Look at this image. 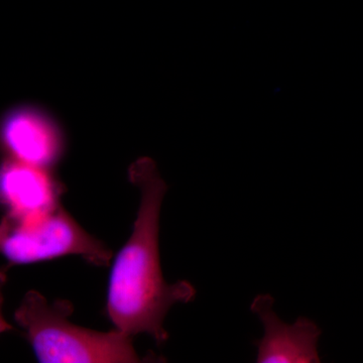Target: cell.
I'll use <instances>...</instances> for the list:
<instances>
[{"label":"cell","mask_w":363,"mask_h":363,"mask_svg":"<svg viewBox=\"0 0 363 363\" xmlns=\"http://www.w3.org/2000/svg\"><path fill=\"white\" fill-rule=\"evenodd\" d=\"M0 253L16 264L80 255L99 267L108 266L113 255L61 205L48 213L26 218L6 213L0 221Z\"/></svg>","instance_id":"cell-3"},{"label":"cell","mask_w":363,"mask_h":363,"mask_svg":"<svg viewBox=\"0 0 363 363\" xmlns=\"http://www.w3.org/2000/svg\"><path fill=\"white\" fill-rule=\"evenodd\" d=\"M63 193L52 169L11 159L0 164V203L9 214L26 218L48 213L60 206Z\"/></svg>","instance_id":"cell-6"},{"label":"cell","mask_w":363,"mask_h":363,"mask_svg":"<svg viewBox=\"0 0 363 363\" xmlns=\"http://www.w3.org/2000/svg\"><path fill=\"white\" fill-rule=\"evenodd\" d=\"M68 301L50 303L39 292L26 293L14 319L26 330L38 360L43 363H133L140 358L133 337L114 329L99 332L69 321Z\"/></svg>","instance_id":"cell-2"},{"label":"cell","mask_w":363,"mask_h":363,"mask_svg":"<svg viewBox=\"0 0 363 363\" xmlns=\"http://www.w3.org/2000/svg\"><path fill=\"white\" fill-rule=\"evenodd\" d=\"M7 281L6 272L4 269H0V334L4 333V332L13 330V326L11 324L7 323L6 319H4V315H2V304H4V286L6 285Z\"/></svg>","instance_id":"cell-7"},{"label":"cell","mask_w":363,"mask_h":363,"mask_svg":"<svg viewBox=\"0 0 363 363\" xmlns=\"http://www.w3.org/2000/svg\"><path fill=\"white\" fill-rule=\"evenodd\" d=\"M66 147L65 130L47 107L23 102L0 116V150L6 159L52 169Z\"/></svg>","instance_id":"cell-4"},{"label":"cell","mask_w":363,"mask_h":363,"mask_svg":"<svg viewBox=\"0 0 363 363\" xmlns=\"http://www.w3.org/2000/svg\"><path fill=\"white\" fill-rule=\"evenodd\" d=\"M269 294L253 298L250 310L264 325V335L255 341L259 363H319L318 340L322 330L312 320L298 318L292 325L281 321L274 311Z\"/></svg>","instance_id":"cell-5"},{"label":"cell","mask_w":363,"mask_h":363,"mask_svg":"<svg viewBox=\"0 0 363 363\" xmlns=\"http://www.w3.org/2000/svg\"><path fill=\"white\" fill-rule=\"evenodd\" d=\"M130 180L140 190L130 240L117 253L109 277L107 314L117 330L133 337L147 334L157 345L166 343L164 327L174 305L188 304L196 290L187 281L169 284L162 277L159 250L160 216L168 187L156 164L142 159L130 169Z\"/></svg>","instance_id":"cell-1"}]
</instances>
